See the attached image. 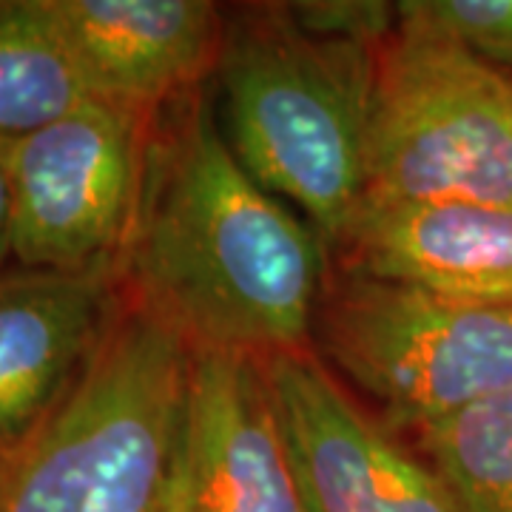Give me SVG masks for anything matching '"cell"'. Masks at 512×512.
Wrapping results in <instances>:
<instances>
[{
	"instance_id": "cell-1",
	"label": "cell",
	"mask_w": 512,
	"mask_h": 512,
	"mask_svg": "<svg viewBox=\"0 0 512 512\" xmlns=\"http://www.w3.org/2000/svg\"><path fill=\"white\" fill-rule=\"evenodd\" d=\"M330 251L231 151L205 89L154 114L120 279L191 350H313Z\"/></svg>"
},
{
	"instance_id": "cell-2",
	"label": "cell",
	"mask_w": 512,
	"mask_h": 512,
	"mask_svg": "<svg viewBox=\"0 0 512 512\" xmlns=\"http://www.w3.org/2000/svg\"><path fill=\"white\" fill-rule=\"evenodd\" d=\"M379 43L319 32L293 3L225 9L214 72L222 134L256 183L308 217L328 251L365 205Z\"/></svg>"
},
{
	"instance_id": "cell-3",
	"label": "cell",
	"mask_w": 512,
	"mask_h": 512,
	"mask_svg": "<svg viewBox=\"0 0 512 512\" xmlns=\"http://www.w3.org/2000/svg\"><path fill=\"white\" fill-rule=\"evenodd\" d=\"M191 356L123 288L66 402L0 458V512H177Z\"/></svg>"
},
{
	"instance_id": "cell-4",
	"label": "cell",
	"mask_w": 512,
	"mask_h": 512,
	"mask_svg": "<svg viewBox=\"0 0 512 512\" xmlns=\"http://www.w3.org/2000/svg\"><path fill=\"white\" fill-rule=\"evenodd\" d=\"M512 202V77L399 18L376 52L365 205Z\"/></svg>"
},
{
	"instance_id": "cell-5",
	"label": "cell",
	"mask_w": 512,
	"mask_h": 512,
	"mask_svg": "<svg viewBox=\"0 0 512 512\" xmlns=\"http://www.w3.org/2000/svg\"><path fill=\"white\" fill-rule=\"evenodd\" d=\"M313 350L373 399L390 430L416 433L512 390V305L450 299L330 262Z\"/></svg>"
},
{
	"instance_id": "cell-6",
	"label": "cell",
	"mask_w": 512,
	"mask_h": 512,
	"mask_svg": "<svg viewBox=\"0 0 512 512\" xmlns=\"http://www.w3.org/2000/svg\"><path fill=\"white\" fill-rule=\"evenodd\" d=\"M154 114L92 97L35 134L0 146L18 265L120 271L140 208Z\"/></svg>"
},
{
	"instance_id": "cell-7",
	"label": "cell",
	"mask_w": 512,
	"mask_h": 512,
	"mask_svg": "<svg viewBox=\"0 0 512 512\" xmlns=\"http://www.w3.org/2000/svg\"><path fill=\"white\" fill-rule=\"evenodd\" d=\"M262 365L311 512H464L439 470L370 419L313 350Z\"/></svg>"
},
{
	"instance_id": "cell-8",
	"label": "cell",
	"mask_w": 512,
	"mask_h": 512,
	"mask_svg": "<svg viewBox=\"0 0 512 512\" xmlns=\"http://www.w3.org/2000/svg\"><path fill=\"white\" fill-rule=\"evenodd\" d=\"M177 512H311L259 359L194 350Z\"/></svg>"
},
{
	"instance_id": "cell-9",
	"label": "cell",
	"mask_w": 512,
	"mask_h": 512,
	"mask_svg": "<svg viewBox=\"0 0 512 512\" xmlns=\"http://www.w3.org/2000/svg\"><path fill=\"white\" fill-rule=\"evenodd\" d=\"M123 293L114 268L0 271V458L35 436L80 382Z\"/></svg>"
},
{
	"instance_id": "cell-10",
	"label": "cell",
	"mask_w": 512,
	"mask_h": 512,
	"mask_svg": "<svg viewBox=\"0 0 512 512\" xmlns=\"http://www.w3.org/2000/svg\"><path fill=\"white\" fill-rule=\"evenodd\" d=\"M330 262L450 299L512 305V202L362 205Z\"/></svg>"
},
{
	"instance_id": "cell-11",
	"label": "cell",
	"mask_w": 512,
	"mask_h": 512,
	"mask_svg": "<svg viewBox=\"0 0 512 512\" xmlns=\"http://www.w3.org/2000/svg\"><path fill=\"white\" fill-rule=\"evenodd\" d=\"M92 97L160 111L205 89L225 6L208 0H52Z\"/></svg>"
},
{
	"instance_id": "cell-12",
	"label": "cell",
	"mask_w": 512,
	"mask_h": 512,
	"mask_svg": "<svg viewBox=\"0 0 512 512\" xmlns=\"http://www.w3.org/2000/svg\"><path fill=\"white\" fill-rule=\"evenodd\" d=\"M92 100L52 0H0V146Z\"/></svg>"
},
{
	"instance_id": "cell-13",
	"label": "cell",
	"mask_w": 512,
	"mask_h": 512,
	"mask_svg": "<svg viewBox=\"0 0 512 512\" xmlns=\"http://www.w3.org/2000/svg\"><path fill=\"white\" fill-rule=\"evenodd\" d=\"M464 512H512V390L416 430Z\"/></svg>"
},
{
	"instance_id": "cell-14",
	"label": "cell",
	"mask_w": 512,
	"mask_h": 512,
	"mask_svg": "<svg viewBox=\"0 0 512 512\" xmlns=\"http://www.w3.org/2000/svg\"><path fill=\"white\" fill-rule=\"evenodd\" d=\"M396 12L498 69L512 66V0H404Z\"/></svg>"
},
{
	"instance_id": "cell-15",
	"label": "cell",
	"mask_w": 512,
	"mask_h": 512,
	"mask_svg": "<svg viewBox=\"0 0 512 512\" xmlns=\"http://www.w3.org/2000/svg\"><path fill=\"white\" fill-rule=\"evenodd\" d=\"M9 259H12V200H9L6 165L0 157V271L9 268Z\"/></svg>"
}]
</instances>
